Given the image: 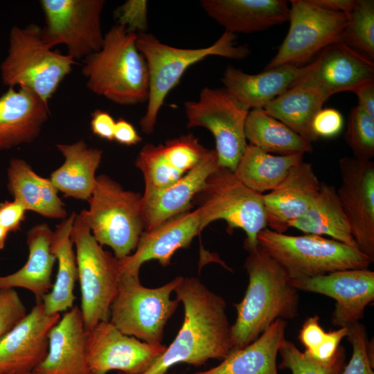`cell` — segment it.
Here are the masks:
<instances>
[{
	"mask_svg": "<svg viewBox=\"0 0 374 374\" xmlns=\"http://www.w3.org/2000/svg\"><path fill=\"white\" fill-rule=\"evenodd\" d=\"M341 41L373 62L374 60V1L357 0L354 9L348 15Z\"/></svg>",
	"mask_w": 374,
	"mask_h": 374,
	"instance_id": "cell-35",
	"label": "cell"
},
{
	"mask_svg": "<svg viewBox=\"0 0 374 374\" xmlns=\"http://www.w3.org/2000/svg\"><path fill=\"white\" fill-rule=\"evenodd\" d=\"M341 184L337 190L358 248L374 260V163L344 157L339 161Z\"/></svg>",
	"mask_w": 374,
	"mask_h": 374,
	"instance_id": "cell-15",
	"label": "cell"
},
{
	"mask_svg": "<svg viewBox=\"0 0 374 374\" xmlns=\"http://www.w3.org/2000/svg\"><path fill=\"white\" fill-rule=\"evenodd\" d=\"M135 165L143 175L145 185L144 194L166 188L184 175L169 163L162 145H145L136 157Z\"/></svg>",
	"mask_w": 374,
	"mask_h": 374,
	"instance_id": "cell-36",
	"label": "cell"
},
{
	"mask_svg": "<svg viewBox=\"0 0 374 374\" xmlns=\"http://www.w3.org/2000/svg\"><path fill=\"white\" fill-rule=\"evenodd\" d=\"M53 231L46 223L38 224L27 232L28 258L13 274L0 276V289L21 287L30 291L36 302L42 301L52 287V272L56 258L51 251Z\"/></svg>",
	"mask_w": 374,
	"mask_h": 374,
	"instance_id": "cell-26",
	"label": "cell"
},
{
	"mask_svg": "<svg viewBox=\"0 0 374 374\" xmlns=\"http://www.w3.org/2000/svg\"><path fill=\"white\" fill-rule=\"evenodd\" d=\"M60 313L48 314L42 301L0 338V374H33L48 350V335Z\"/></svg>",
	"mask_w": 374,
	"mask_h": 374,
	"instance_id": "cell-17",
	"label": "cell"
},
{
	"mask_svg": "<svg viewBox=\"0 0 374 374\" xmlns=\"http://www.w3.org/2000/svg\"><path fill=\"white\" fill-rule=\"evenodd\" d=\"M75 247L80 311L87 331L109 320L110 308L121 276L119 260L105 250L76 214L71 233Z\"/></svg>",
	"mask_w": 374,
	"mask_h": 374,
	"instance_id": "cell-10",
	"label": "cell"
},
{
	"mask_svg": "<svg viewBox=\"0 0 374 374\" xmlns=\"http://www.w3.org/2000/svg\"><path fill=\"white\" fill-rule=\"evenodd\" d=\"M45 26L42 37L51 48L64 44L67 55L82 59L98 51L104 40L101 30L103 0H41Z\"/></svg>",
	"mask_w": 374,
	"mask_h": 374,
	"instance_id": "cell-12",
	"label": "cell"
},
{
	"mask_svg": "<svg viewBox=\"0 0 374 374\" xmlns=\"http://www.w3.org/2000/svg\"><path fill=\"white\" fill-rule=\"evenodd\" d=\"M353 92L357 96V106L374 118V79L361 84Z\"/></svg>",
	"mask_w": 374,
	"mask_h": 374,
	"instance_id": "cell-48",
	"label": "cell"
},
{
	"mask_svg": "<svg viewBox=\"0 0 374 374\" xmlns=\"http://www.w3.org/2000/svg\"><path fill=\"white\" fill-rule=\"evenodd\" d=\"M314 5L333 12L348 15L355 8L357 0H311Z\"/></svg>",
	"mask_w": 374,
	"mask_h": 374,
	"instance_id": "cell-49",
	"label": "cell"
},
{
	"mask_svg": "<svg viewBox=\"0 0 374 374\" xmlns=\"http://www.w3.org/2000/svg\"><path fill=\"white\" fill-rule=\"evenodd\" d=\"M321 184L310 163L303 161L294 166L278 186L262 195L269 229L284 233L290 228L310 206Z\"/></svg>",
	"mask_w": 374,
	"mask_h": 374,
	"instance_id": "cell-20",
	"label": "cell"
},
{
	"mask_svg": "<svg viewBox=\"0 0 374 374\" xmlns=\"http://www.w3.org/2000/svg\"><path fill=\"white\" fill-rule=\"evenodd\" d=\"M114 140L130 146L140 143L142 139L132 124L123 118H119L116 121Z\"/></svg>",
	"mask_w": 374,
	"mask_h": 374,
	"instance_id": "cell-47",
	"label": "cell"
},
{
	"mask_svg": "<svg viewBox=\"0 0 374 374\" xmlns=\"http://www.w3.org/2000/svg\"><path fill=\"white\" fill-rule=\"evenodd\" d=\"M303 156L273 155L247 144L233 173L247 187L262 194L278 186L290 170L303 161Z\"/></svg>",
	"mask_w": 374,
	"mask_h": 374,
	"instance_id": "cell-33",
	"label": "cell"
},
{
	"mask_svg": "<svg viewBox=\"0 0 374 374\" xmlns=\"http://www.w3.org/2000/svg\"><path fill=\"white\" fill-rule=\"evenodd\" d=\"M174 292L184 305L182 326L170 346L140 374H166L180 363L200 366L212 359H224L233 350L223 297L195 277L181 276Z\"/></svg>",
	"mask_w": 374,
	"mask_h": 374,
	"instance_id": "cell-1",
	"label": "cell"
},
{
	"mask_svg": "<svg viewBox=\"0 0 374 374\" xmlns=\"http://www.w3.org/2000/svg\"><path fill=\"white\" fill-rule=\"evenodd\" d=\"M319 319L317 314L308 317L300 329L299 339L307 355L320 361H329L337 352L342 339L346 337L348 328L326 332Z\"/></svg>",
	"mask_w": 374,
	"mask_h": 374,
	"instance_id": "cell-38",
	"label": "cell"
},
{
	"mask_svg": "<svg viewBox=\"0 0 374 374\" xmlns=\"http://www.w3.org/2000/svg\"><path fill=\"white\" fill-rule=\"evenodd\" d=\"M136 37L121 25L111 27L100 49L84 60L82 73L90 91L119 105L148 101V69Z\"/></svg>",
	"mask_w": 374,
	"mask_h": 374,
	"instance_id": "cell-3",
	"label": "cell"
},
{
	"mask_svg": "<svg viewBox=\"0 0 374 374\" xmlns=\"http://www.w3.org/2000/svg\"><path fill=\"white\" fill-rule=\"evenodd\" d=\"M162 146L169 163L184 174L195 167L208 150L192 134L169 140Z\"/></svg>",
	"mask_w": 374,
	"mask_h": 374,
	"instance_id": "cell-40",
	"label": "cell"
},
{
	"mask_svg": "<svg viewBox=\"0 0 374 374\" xmlns=\"http://www.w3.org/2000/svg\"><path fill=\"white\" fill-rule=\"evenodd\" d=\"M353 347L351 358L341 374H374L373 350L365 326L358 322L348 327L346 337Z\"/></svg>",
	"mask_w": 374,
	"mask_h": 374,
	"instance_id": "cell-41",
	"label": "cell"
},
{
	"mask_svg": "<svg viewBox=\"0 0 374 374\" xmlns=\"http://www.w3.org/2000/svg\"><path fill=\"white\" fill-rule=\"evenodd\" d=\"M215 150H208L202 161L169 187L141 197L145 231L151 230L170 218L188 211L207 178L218 168Z\"/></svg>",
	"mask_w": 374,
	"mask_h": 374,
	"instance_id": "cell-21",
	"label": "cell"
},
{
	"mask_svg": "<svg viewBox=\"0 0 374 374\" xmlns=\"http://www.w3.org/2000/svg\"><path fill=\"white\" fill-rule=\"evenodd\" d=\"M33 374H39V373H33Z\"/></svg>",
	"mask_w": 374,
	"mask_h": 374,
	"instance_id": "cell-51",
	"label": "cell"
},
{
	"mask_svg": "<svg viewBox=\"0 0 374 374\" xmlns=\"http://www.w3.org/2000/svg\"><path fill=\"white\" fill-rule=\"evenodd\" d=\"M200 4L210 17L233 34L262 31L288 21L290 16L284 0H202Z\"/></svg>",
	"mask_w": 374,
	"mask_h": 374,
	"instance_id": "cell-25",
	"label": "cell"
},
{
	"mask_svg": "<svg viewBox=\"0 0 374 374\" xmlns=\"http://www.w3.org/2000/svg\"><path fill=\"white\" fill-rule=\"evenodd\" d=\"M287 322L276 319L256 339L233 350L216 366L193 374H278L277 355L285 339Z\"/></svg>",
	"mask_w": 374,
	"mask_h": 374,
	"instance_id": "cell-27",
	"label": "cell"
},
{
	"mask_svg": "<svg viewBox=\"0 0 374 374\" xmlns=\"http://www.w3.org/2000/svg\"><path fill=\"white\" fill-rule=\"evenodd\" d=\"M290 28L265 69L285 64L305 66L328 45L341 41L348 15L320 8L311 0L290 1Z\"/></svg>",
	"mask_w": 374,
	"mask_h": 374,
	"instance_id": "cell-13",
	"label": "cell"
},
{
	"mask_svg": "<svg viewBox=\"0 0 374 374\" xmlns=\"http://www.w3.org/2000/svg\"><path fill=\"white\" fill-rule=\"evenodd\" d=\"M76 213L72 212L63 219L53 231L51 251L58 261L55 283L42 302L48 314H58L73 307L76 297L73 294L78 271L71 233Z\"/></svg>",
	"mask_w": 374,
	"mask_h": 374,
	"instance_id": "cell-30",
	"label": "cell"
},
{
	"mask_svg": "<svg viewBox=\"0 0 374 374\" xmlns=\"http://www.w3.org/2000/svg\"><path fill=\"white\" fill-rule=\"evenodd\" d=\"M263 194L244 185L233 171L219 167L206 179L193 199L201 211L203 229L213 221L223 220L227 231L241 229L246 233L244 248L258 247L257 236L267 228Z\"/></svg>",
	"mask_w": 374,
	"mask_h": 374,
	"instance_id": "cell-9",
	"label": "cell"
},
{
	"mask_svg": "<svg viewBox=\"0 0 374 374\" xmlns=\"http://www.w3.org/2000/svg\"><path fill=\"white\" fill-rule=\"evenodd\" d=\"M373 79L374 62L338 41L319 53L312 69L296 83L311 86L328 99L337 93L353 92Z\"/></svg>",
	"mask_w": 374,
	"mask_h": 374,
	"instance_id": "cell-18",
	"label": "cell"
},
{
	"mask_svg": "<svg viewBox=\"0 0 374 374\" xmlns=\"http://www.w3.org/2000/svg\"><path fill=\"white\" fill-rule=\"evenodd\" d=\"M236 35L226 31L212 45L199 48H181L160 42L147 33L137 34L136 46L144 57L149 75V94L145 115L140 121L145 134L154 132L159 112L168 93L177 85L191 65L209 56L242 60L249 48L236 42Z\"/></svg>",
	"mask_w": 374,
	"mask_h": 374,
	"instance_id": "cell-4",
	"label": "cell"
},
{
	"mask_svg": "<svg viewBox=\"0 0 374 374\" xmlns=\"http://www.w3.org/2000/svg\"><path fill=\"white\" fill-rule=\"evenodd\" d=\"M248 253L244 268L249 283L235 305L236 319L231 326L233 350L251 344L276 319H292L299 312L298 290L289 284L284 268L258 245Z\"/></svg>",
	"mask_w": 374,
	"mask_h": 374,
	"instance_id": "cell-2",
	"label": "cell"
},
{
	"mask_svg": "<svg viewBox=\"0 0 374 374\" xmlns=\"http://www.w3.org/2000/svg\"><path fill=\"white\" fill-rule=\"evenodd\" d=\"M141 197L100 175L96 177L95 188L87 200L89 209L78 214L96 241L109 247L119 260L134 251L143 232Z\"/></svg>",
	"mask_w": 374,
	"mask_h": 374,
	"instance_id": "cell-7",
	"label": "cell"
},
{
	"mask_svg": "<svg viewBox=\"0 0 374 374\" xmlns=\"http://www.w3.org/2000/svg\"><path fill=\"white\" fill-rule=\"evenodd\" d=\"M290 227L305 234L327 235L358 248L335 187L325 183L321 184L319 193L307 211L292 222Z\"/></svg>",
	"mask_w": 374,
	"mask_h": 374,
	"instance_id": "cell-31",
	"label": "cell"
},
{
	"mask_svg": "<svg viewBox=\"0 0 374 374\" xmlns=\"http://www.w3.org/2000/svg\"><path fill=\"white\" fill-rule=\"evenodd\" d=\"M7 175L10 193L26 211L53 219L67 217L65 205L51 179L37 175L26 161L12 159Z\"/></svg>",
	"mask_w": 374,
	"mask_h": 374,
	"instance_id": "cell-28",
	"label": "cell"
},
{
	"mask_svg": "<svg viewBox=\"0 0 374 374\" xmlns=\"http://www.w3.org/2000/svg\"><path fill=\"white\" fill-rule=\"evenodd\" d=\"M188 127L208 129L215 141L220 167L234 171L247 145L245 122L250 111L222 88H204L197 100L184 103Z\"/></svg>",
	"mask_w": 374,
	"mask_h": 374,
	"instance_id": "cell-11",
	"label": "cell"
},
{
	"mask_svg": "<svg viewBox=\"0 0 374 374\" xmlns=\"http://www.w3.org/2000/svg\"><path fill=\"white\" fill-rule=\"evenodd\" d=\"M278 354L281 360L278 369H289L292 374H341L346 365L345 349L341 346L330 360L320 361L301 352L285 339Z\"/></svg>",
	"mask_w": 374,
	"mask_h": 374,
	"instance_id": "cell-37",
	"label": "cell"
},
{
	"mask_svg": "<svg viewBox=\"0 0 374 374\" xmlns=\"http://www.w3.org/2000/svg\"><path fill=\"white\" fill-rule=\"evenodd\" d=\"M343 127L344 118L340 112L334 108L321 109L312 124L313 133L317 138L335 137L341 132Z\"/></svg>",
	"mask_w": 374,
	"mask_h": 374,
	"instance_id": "cell-44",
	"label": "cell"
},
{
	"mask_svg": "<svg viewBox=\"0 0 374 374\" xmlns=\"http://www.w3.org/2000/svg\"><path fill=\"white\" fill-rule=\"evenodd\" d=\"M75 64L69 55L45 44L37 24L15 26L10 32L8 55L1 64V79L8 87L32 90L48 103Z\"/></svg>",
	"mask_w": 374,
	"mask_h": 374,
	"instance_id": "cell-6",
	"label": "cell"
},
{
	"mask_svg": "<svg viewBox=\"0 0 374 374\" xmlns=\"http://www.w3.org/2000/svg\"><path fill=\"white\" fill-rule=\"evenodd\" d=\"M139 273L121 272L109 321L125 335L148 344H161L165 326L179 301L171 298L181 276L162 286H143Z\"/></svg>",
	"mask_w": 374,
	"mask_h": 374,
	"instance_id": "cell-8",
	"label": "cell"
},
{
	"mask_svg": "<svg viewBox=\"0 0 374 374\" xmlns=\"http://www.w3.org/2000/svg\"><path fill=\"white\" fill-rule=\"evenodd\" d=\"M115 125L116 121L107 112L96 109L91 115V130L101 139L113 141Z\"/></svg>",
	"mask_w": 374,
	"mask_h": 374,
	"instance_id": "cell-46",
	"label": "cell"
},
{
	"mask_svg": "<svg viewBox=\"0 0 374 374\" xmlns=\"http://www.w3.org/2000/svg\"><path fill=\"white\" fill-rule=\"evenodd\" d=\"M87 330L78 306L67 310L52 328L48 350L34 373L91 374L86 350Z\"/></svg>",
	"mask_w": 374,
	"mask_h": 374,
	"instance_id": "cell-24",
	"label": "cell"
},
{
	"mask_svg": "<svg viewBox=\"0 0 374 374\" xmlns=\"http://www.w3.org/2000/svg\"><path fill=\"white\" fill-rule=\"evenodd\" d=\"M244 134L249 144L269 154H304L312 150L311 142L267 114L262 108L249 112Z\"/></svg>",
	"mask_w": 374,
	"mask_h": 374,
	"instance_id": "cell-34",
	"label": "cell"
},
{
	"mask_svg": "<svg viewBox=\"0 0 374 374\" xmlns=\"http://www.w3.org/2000/svg\"><path fill=\"white\" fill-rule=\"evenodd\" d=\"M167 374V373H166Z\"/></svg>",
	"mask_w": 374,
	"mask_h": 374,
	"instance_id": "cell-52",
	"label": "cell"
},
{
	"mask_svg": "<svg viewBox=\"0 0 374 374\" xmlns=\"http://www.w3.org/2000/svg\"><path fill=\"white\" fill-rule=\"evenodd\" d=\"M147 3L145 0L126 1L115 10L117 24L130 33H145L148 27Z\"/></svg>",
	"mask_w": 374,
	"mask_h": 374,
	"instance_id": "cell-42",
	"label": "cell"
},
{
	"mask_svg": "<svg viewBox=\"0 0 374 374\" xmlns=\"http://www.w3.org/2000/svg\"><path fill=\"white\" fill-rule=\"evenodd\" d=\"M202 230L201 211L197 207L143 231L134 253L118 259L121 273H139L141 266L152 260H157L163 267L168 266L175 253L188 247Z\"/></svg>",
	"mask_w": 374,
	"mask_h": 374,
	"instance_id": "cell-19",
	"label": "cell"
},
{
	"mask_svg": "<svg viewBox=\"0 0 374 374\" xmlns=\"http://www.w3.org/2000/svg\"><path fill=\"white\" fill-rule=\"evenodd\" d=\"M8 233L9 232L5 228L0 226V249L4 248Z\"/></svg>",
	"mask_w": 374,
	"mask_h": 374,
	"instance_id": "cell-50",
	"label": "cell"
},
{
	"mask_svg": "<svg viewBox=\"0 0 374 374\" xmlns=\"http://www.w3.org/2000/svg\"><path fill=\"white\" fill-rule=\"evenodd\" d=\"M257 240L259 247L284 268L290 279L367 269L373 262L358 248L317 235H291L265 228Z\"/></svg>",
	"mask_w": 374,
	"mask_h": 374,
	"instance_id": "cell-5",
	"label": "cell"
},
{
	"mask_svg": "<svg viewBox=\"0 0 374 374\" xmlns=\"http://www.w3.org/2000/svg\"><path fill=\"white\" fill-rule=\"evenodd\" d=\"M296 289L323 294L336 301L331 322L348 328L359 322L374 301V272L368 269L337 271L314 277L289 279Z\"/></svg>",
	"mask_w": 374,
	"mask_h": 374,
	"instance_id": "cell-16",
	"label": "cell"
},
{
	"mask_svg": "<svg viewBox=\"0 0 374 374\" xmlns=\"http://www.w3.org/2000/svg\"><path fill=\"white\" fill-rule=\"evenodd\" d=\"M26 314V308L14 289H0V338Z\"/></svg>",
	"mask_w": 374,
	"mask_h": 374,
	"instance_id": "cell-43",
	"label": "cell"
},
{
	"mask_svg": "<svg viewBox=\"0 0 374 374\" xmlns=\"http://www.w3.org/2000/svg\"><path fill=\"white\" fill-rule=\"evenodd\" d=\"M166 347L125 335L109 321H100L87 331V359L91 374H107L114 370L124 374H140Z\"/></svg>",
	"mask_w": 374,
	"mask_h": 374,
	"instance_id": "cell-14",
	"label": "cell"
},
{
	"mask_svg": "<svg viewBox=\"0 0 374 374\" xmlns=\"http://www.w3.org/2000/svg\"><path fill=\"white\" fill-rule=\"evenodd\" d=\"M312 67V62L302 66L285 64L249 74L229 65L221 81L233 98L251 110L263 108L294 86Z\"/></svg>",
	"mask_w": 374,
	"mask_h": 374,
	"instance_id": "cell-22",
	"label": "cell"
},
{
	"mask_svg": "<svg viewBox=\"0 0 374 374\" xmlns=\"http://www.w3.org/2000/svg\"><path fill=\"white\" fill-rule=\"evenodd\" d=\"M345 139L354 157L371 160L374 156V118L359 106L348 114Z\"/></svg>",
	"mask_w": 374,
	"mask_h": 374,
	"instance_id": "cell-39",
	"label": "cell"
},
{
	"mask_svg": "<svg viewBox=\"0 0 374 374\" xmlns=\"http://www.w3.org/2000/svg\"><path fill=\"white\" fill-rule=\"evenodd\" d=\"M25 208L17 200L6 201L0 204V226L9 233L21 229L26 218Z\"/></svg>",
	"mask_w": 374,
	"mask_h": 374,
	"instance_id": "cell-45",
	"label": "cell"
},
{
	"mask_svg": "<svg viewBox=\"0 0 374 374\" xmlns=\"http://www.w3.org/2000/svg\"><path fill=\"white\" fill-rule=\"evenodd\" d=\"M49 114L48 103L32 90L9 87L0 96V150L33 142Z\"/></svg>",
	"mask_w": 374,
	"mask_h": 374,
	"instance_id": "cell-23",
	"label": "cell"
},
{
	"mask_svg": "<svg viewBox=\"0 0 374 374\" xmlns=\"http://www.w3.org/2000/svg\"><path fill=\"white\" fill-rule=\"evenodd\" d=\"M328 99L317 89L298 82L268 103L262 109L312 143L317 140L312 124Z\"/></svg>",
	"mask_w": 374,
	"mask_h": 374,
	"instance_id": "cell-32",
	"label": "cell"
},
{
	"mask_svg": "<svg viewBox=\"0 0 374 374\" xmlns=\"http://www.w3.org/2000/svg\"><path fill=\"white\" fill-rule=\"evenodd\" d=\"M57 148L64 161L49 179L64 197L88 200L96 186V171L100 163L102 150L89 148L82 140L72 144H57Z\"/></svg>",
	"mask_w": 374,
	"mask_h": 374,
	"instance_id": "cell-29",
	"label": "cell"
}]
</instances>
